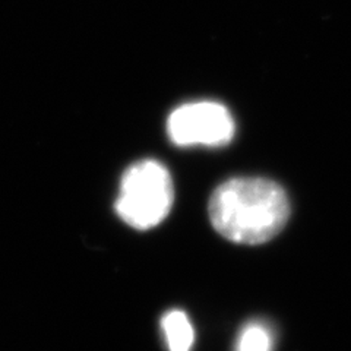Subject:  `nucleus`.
<instances>
[{
    "instance_id": "nucleus-1",
    "label": "nucleus",
    "mask_w": 351,
    "mask_h": 351,
    "mask_svg": "<svg viewBox=\"0 0 351 351\" xmlns=\"http://www.w3.org/2000/svg\"><path fill=\"white\" fill-rule=\"evenodd\" d=\"M213 227L239 245H261L276 237L290 218V201L278 183L265 178H233L210 199Z\"/></svg>"
},
{
    "instance_id": "nucleus-2",
    "label": "nucleus",
    "mask_w": 351,
    "mask_h": 351,
    "mask_svg": "<svg viewBox=\"0 0 351 351\" xmlns=\"http://www.w3.org/2000/svg\"><path fill=\"white\" fill-rule=\"evenodd\" d=\"M173 202L174 184L166 166L142 160L123 173L114 208L132 228L149 230L166 219Z\"/></svg>"
},
{
    "instance_id": "nucleus-3",
    "label": "nucleus",
    "mask_w": 351,
    "mask_h": 351,
    "mask_svg": "<svg viewBox=\"0 0 351 351\" xmlns=\"http://www.w3.org/2000/svg\"><path fill=\"white\" fill-rule=\"evenodd\" d=\"M234 132L232 113L215 101L183 104L167 119V135L178 147H224L233 139Z\"/></svg>"
},
{
    "instance_id": "nucleus-4",
    "label": "nucleus",
    "mask_w": 351,
    "mask_h": 351,
    "mask_svg": "<svg viewBox=\"0 0 351 351\" xmlns=\"http://www.w3.org/2000/svg\"><path fill=\"white\" fill-rule=\"evenodd\" d=\"M161 328L170 351H191L195 343L193 326L189 316L182 311H170L162 316Z\"/></svg>"
},
{
    "instance_id": "nucleus-5",
    "label": "nucleus",
    "mask_w": 351,
    "mask_h": 351,
    "mask_svg": "<svg viewBox=\"0 0 351 351\" xmlns=\"http://www.w3.org/2000/svg\"><path fill=\"white\" fill-rule=\"evenodd\" d=\"M274 337L271 329L263 325L262 322H249L241 329L237 343L236 351H272Z\"/></svg>"
}]
</instances>
